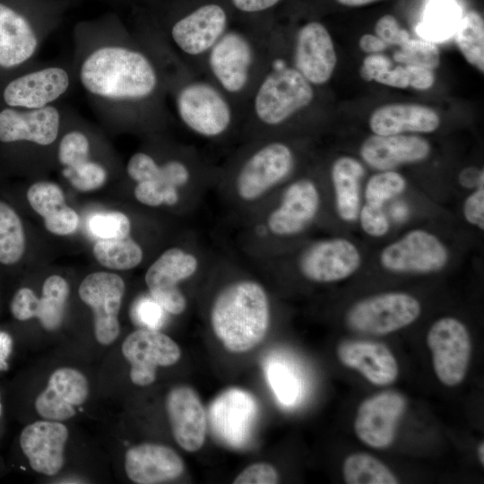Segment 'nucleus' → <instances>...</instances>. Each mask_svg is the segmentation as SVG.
Wrapping results in <instances>:
<instances>
[{
	"label": "nucleus",
	"mask_w": 484,
	"mask_h": 484,
	"mask_svg": "<svg viewBox=\"0 0 484 484\" xmlns=\"http://www.w3.org/2000/svg\"><path fill=\"white\" fill-rule=\"evenodd\" d=\"M330 175L338 217L347 223L356 221L361 206L360 186L365 175L364 166L351 156H341L333 162Z\"/></svg>",
	"instance_id": "32"
},
{
	"label": "nucleus",
	"mask_w": 484,
	"mask_h": 484,
	"mask_svg": "<svg viewBox=\"0 0 484 484\" xmlns=\"http://www.w3.org/2000/svg\"><path fill=\"white\" fill-rule=\"evenodd\" d=\"M362 263L359 248L350 239L335 237L316 241L299 255L298 265L307 280L333 283L353 275Z\"/></svg>",
	"instance_id": "17"
},
{
	"label": "nucleus",
	"mask_w": 484,
	"mask_h": 484,
	"mask_svg": "<svg viewBox=\"0 0 484 484\" xmlns=\"http://www.w3.org/2000/svg\"><path fill=\"white\" fill-rule=\"evenodd\" d=\"M72 35L76 83L107 128L154 133L170 123L165 69L116 13L76 22Z\"/></svg>",
	"instance_id": "1"
},
{
	"label": "nucleus",
	"mask_w": 484,
	"mask_h": 484,
	"mask_svg": "<svg viewBox=\"0 0 484 484\" xmlns=\"http://www.w3.org/2000/svg\"><path fill=\"white\" fill-rule=\"evenodd\" d=\"M125 291L121 276L108 272H91L79 286L80 298L92 310L94 334L99 344L113 343L120 333L118 315Z\"/></svg>",
	"instance_id": "16"
},
{
	"label": "nucleus",
	"mask_w": 484,
	"mask_h": 484,
	"mask_svg": "<svg viewBox=\"0 0 484 484\" xmlns=\"http://www.w3.org/2000/svg\"><path fill=\"white\" fill-rule=\"evenodd\" d=\"M347 484H397L395 474L380 460L365 453H353L342 463Z\"/></svg>",
	"instance_id": "34"
},
{
	"label": "nucleus",
	"mask_w": 484,
	"mask_h": 484,
	"mask_svg": "<svg viewBox=\"0 0 484 484\" xmlns=\"http://www.w3.org/2000/svg\"><path fill=\"white\" fill-rule=\"evenodd\" d=\"M166 411L173 436L186 452H196L203 445L207 418L198 393L188 385H177L167 394Z\"/></svg>",
	"instance_id": "24"
},
{
	"label": "nucleus",
	"mask_w": 484,
	"mask_h": 484,
	"mask_svg": "<svg viewBox=\"0 0 484 484\" xmlns=\"http://www.w3.org/2000/svg\"><path fill=\"white\" fill-rule=\"evenodd\" d=\"M256 412L257 404L250 393L237 388L229 389L212 402L211 424L223 442L241 446L248 440Z\"/></svg>",
	"instance_id": "26"
},
{
	"label": "nucleus",
	"mask_w": 484,
	"mask_h": 484,
	"mask_svg": "<svg viewBox=\"0 0 484 484\" xmlns=\"http://www.w3.org/2000/svg\"><path fill=\"white\" fill-rule=\"evenodd\" d=\"M102 143L96 129L69 107L55 157L61 175L74 189L91 192L106 184L109 168L99 155Z\"/></svg>",
	"instance_id": "9"
},
{
	"label": "nucleus",
	"mask_w": 484,
	"mask_h": 484,
	"mask_svg": "<svg viewBox=\"0 0 484 484\" xmlns=\"http://www.w3.org/2000/svg\"><path fill=\"white\" fill-rule=\"evenodd\" d=\"M78 0H0V71L36 59Z\"/></svg>",
	"instance_id": "5"
},
{
	"label": "nucleus",
	"mask_w": 484,
	"mask_h": 484,
	"mask_svg": "<svg viewBox=\"0 0 484 484\" xmlns=\"http://www.w3.org/2000/svg\"><path fill=\"white\" fill-rule=\"evenodd\" d=\"M449 261L445 244L434 233L414 229L386 245L379 254L381 266L393 273L429 274L443 270Z\"/></svg>",
	"instance_id": "13"
},
{
	"label": "nucleus",
	"mask_w": 484,
	"mask_h": 484,
	"mask_svg": "<svg viewBox=\"0 0 484 484\" xmlns=\"http://www.w3.org/2000/svg\"><path fill=\"white\" fill-rule=\"evenodd\" d=\"M13 350V338L12 334L0 329V373L10 368V360Z\"/></svg>",
	"instance_id": "51"
},
{
	"label": "nucleus",
	"mask_w": 484,
	"mask_h": 484,
	"mask_svg": "<svg viewBox=\"0 0 484 484\" xmlns=\"http://www.w3.org/2000/svg\"><path fill=\"white\" fill-rule=\"evenodd\" d=\"M151 13L166 43L193 74L229 28L235 14L228 0H160Z\"/></svg>",
	"instance_id": "3"
},
{
	"label": "nucleus",
	"mask_w": 484,
	"mask_h": 484,
	"mask_svg": "<svg viewBox=\"0 0 484 484\" xmlns=\"http://www.w3.org/2000/svg\"><path fill=\"white\" fill-rule=\"evenodd\" d=\"M339 361L358 371L377 386L393 384L399 375V365L392 350L384 343L368 340H344L336 348Z\"/></svg>",
	"instance_id": "27"
},
{
	"label": "nucleus",
	"mask_w": 484,
	"mask_h": 484,
	"mask_svg": "<svg viewBox=\"0 0 484 484\" xmlns=\"http://www.w3.org/2000/svg\"><path fill=\"white\" fill-rule=\"evenodd\" d=\"M270 302L257 281L243 279L223 287L210 312L212 329L230 352L244 353L257 346L270 325Z\"/></svg>",
	"instance_id": "6"
},
{
	"label": "nucleus",
	"mask_w": 484,
	"mask_h": 484,
	"mask_svg": "<svg viewBox=\"0 0 484 484\" xmlns=\"http://www.w3.org/2000/svg\"><path fill=\"white\" fill-rule=\"evenodd\" d=\"M376 1L378 0H336L340 4L350 7L363 6Z\"/></svg>",
	"instance_id": "56"
},
{
	"label": "nucleus",
	"mask_w": 484,
	"mask_h": 484,
	"mask_svg": "<svg viewBox=\"0 0 484 484\" xmlns=\"http://www.w3.org/2000/svg\"><path fill=\"white\" fill-rule=\"evenodd\" d=\"M273 27V16L235 18L203 59L202 74L232 99L243 114L255 86L276 59L271 40Z\"/></svg>",
	"instance_id": "2"
},
{
	"label": "nucleus",
	"mask_w": 484,
	"mask_h": 484,
	"mask_svg": "<svg viewBox=\"0 0 484 484\" xmlns=\"http://www.w3.org/2000/svg\"><path fill=\"white\" fill-rule=\"evenodd\" d=\"M462 215L470 225L484 229V185L477 186L465 198Z\"/></svg>",
	"instance_id": "48"
},
{
	"label": "nucleus",
	"mask_w": 484,
	"mask_h": 484,
	"mask_svg": "<svg viewBox=\"0 0 484 484\" xmlns=\"http://www.w3.org/2000/svg\"><path fill=\"white\" fill-rule=\"evenodd\" d=\"M97 262L111 270L126 271L138 266L143 258L141 246L130 236L122 238L99 239L92 249Z\"/></svg>",
	"instance_id": "33"
},
{
	"label": "nucleus",
	"mask_w": 484,
	"mask_h": 484,
	"mask_svg": "<svg viewBox=\"0 0 484 484\" xmlns=\"http://www.w3.org/2000/svg\"><path fill=\"white\" fill-rule=\"evenodd\" d=\"M455 42L464 59L484 72V21L476 11L462 16L455 29Z\"/></svg>",
	"instance_id": "36"
},
{
	"label": "nucleus",
	"mask_w": 484,
	"mask_h": 484,
	"mask_svg": "<svg viewBox=\"0 0 484 484\" xmlns=\"http://www.w3.org/2000/svg\"><path fill=\"white\" fill-rule=\"evenodd\" d=\"M375 32L387 45L402 47L411 39L410 33L400 26L392 14H385L377 20Z\"/></svg>",
	"instance_id": "47"
},
{
	"label": "nucleus",
	"mask_w": 484,
	"mask_h": 484,
	"mask_svg": "<svg viewBox=\"0 0 484 484\" xmlns=\"http://www.w3.org/2000/svg\"><path fill=\"white\" fill-rule=\"evenodd\" d=\"M368 125L374 134H428L436 131L440 117L433 108L416 103H390L370 115Z\"/></svg>",
	"instance_id": "30"
},
{
	"label": "nucleus",
	"mask_w": 484,
	"mask_h": 484,
	"mask_svg": "<svg viewBox=\"0 0 484 484\" xmlns=\"http://www.w3.org/2000/svg\"><path fill=\"white\" fill-rule=\"evenodd\" d=\"M295 163V152L287 143L264 141L240 163L235 177L237 195L246 203L259 200L291 174Z\"/></svg>",
	"instance_id": "10"
},
{
	"label": "nucleus",
	"mask_w": 484,
	"mask_h": 484,
	"mask_svg": "<svg viewBox=\"0 0 484 484\" xmlns=\"http://www.w3.org/2000/svg\"><path fill=\"white\" fill-rule=\"evenodd\" d=\"M406 410L404 396L385 390L365 399L354 420L358 438L369 447L385 449L394 441L399 422Z\"/></svg>",
	"instance_id": "19"
},
{
	"label": "nucleus",
	"mask_w": 484,
	"mask_h": 484,
	"mask_svg": "<svg viewBox=\"0 0 484 484\" xmlns=\"http://www.w3.org/2000/svg\"><path fill=\"white\" fill-rule=\"evenodd\" d=\"M135 184L134 197L143 205L150 207L174 206L179 201V189L166 185L159 178Z\"/></svg>",
	"instance_id": "41"
},
{
	"label": "nucleus",
	"mask_w": 484,
	"mask_h": 484,
	"mask_svg": "<svg viewBox=\"0 0 484 484\" xmlns=\"http://www.w3.org/2000/svg\"><path fill=\"white\" fill-rule=\"evenodd\" d=\"M315 97L314 85L276 57L248 99L243 122L264 131L280 127L307 109Z\"/></svg>",
	"instance_id": "7"
},
{
	"label": "nucleus",
	"mask_w": 484,
	"mask_h": 484,
	"mask_svg": "<svg viewBox=\"0 0 484 484\" xmlns=\"http://www.w3.org/2000/svg\"><path fill=\"white\" fill-rule=\"evenodd\" d=\"M391 215L394 220L402 221L409 215V208L404 203L398 202L393 205Z\"/></svg>",
	"instance_id": "55"
},
{
	"label": "nucleus",
	"mask_w": 484,
	"mask_h": 484,
	"mask_svg": "<svg viewBox=\"0 0 484 484\" xmlns=\"http://www.w3.org/2000/svg\"><path fill=\"white\" fill-rule=\"evenodd\" d=\"M320 203L316 184L310 178H298L284 189L279 204L267 216L266 228L280 238L300 234L317 216Z\"/></svg>",
	"instance_id": "21"
},
{
	"label": "nucleus",
	"mask_w": 484,
	"mask_h": 484,
	"mask_svg": "<svg viewBox=\"0 0 484 484\" xmlns=\"http://www.w3.org/2000/svg\"><path fill=\"white\" fill-rule=\"evenodd\" d=\"M113 7L151 8L160 0H102Z\"/></svg>",
	"instance_id": "54"
},
{
	"label": "nucleus",
	"mask_w": 484,
	"mask_h": 484,
	"mask_svg": "<svg viewBox=\"0 0 484 484\" xmlns=\"http://www.w3.org/2000/svg\"><path fill=\"white\" fill-rule=\"evenodd\" d=\"M198 267L199 260L194 254L178 246L168 248L146 271L144 280L150 296L165 311L181 315L187 301L178 285L194 276Z\"/></svg>",
	"instance_id": "15"
},
{
	"label": "nucleus",
	"mask_w": 484,
	"mask_h": 484,
	"mask_svg": "<svg viewBox=\"0 0 484 484\" xmlns=\"http://www.w3.org/2000/svg\"><path fill=\"white\" fill-rule=\"evenodd\" d=\"M164 311L151 296L141 297L132 306L131 317L142 328L159 330L163 324Z\"/></svg>",
	"instance_id": "43"
},
{
	"label": "nucleus",
	"mask_w": 484,
	"mask_h": 484,
	"mask_svg": "<svg viewBox=\"0 0 484 484\" xmlns=\"http://www.w3.org/2000/svg\"><path fill=\"white\" fill-rule=\"evenodd\" d=\"M91 233L99 239L122 238L131 232V220L126 214L118 211L97 212L88 222Z\"/></svg>",
	"instance_id": "39"
},
{
	"label": "nucleus",
	"mask_w": 484,
	"mask_h": 484,
	"mask_svg": "<svg viewBox=\"0 0 484 484\" xmlns=\"http://www.w3.org/2000/svg\"><path fill=\"white\" fill-rule=\"evenodd\" d=\"M68 436V429L61 421L38 420L22 429L18 445L34 471L53 476L64 465Z\"/></svg>",
	"instance_id": "23"
},
{
	"label": "nucleus",
	"mask_w": 484,
	"mask_h": 484,
	"mask_svg": "<svg viewBox=\"0 0 484 484\" xmlns=\"http://www.w3.org/2000/svg\"><path fill=\"white\" fill-rule=\"evenodd\" d=\"M484 177V170L476 168H466L459 175V183L464 188H475L481 178Z\"/></svg>",
	"instance_id": "53"
},
{
	"label": "nucleus",
	"mask_w": 484,
	"mask_h": 484,
	"mask_svg": "<svg viewBox=\"0 0 484 484\" xmlns=\"http://www.w3.org/2000/svg\"><path fill=\"white\" fill-rule=\"evenodd\" d=\"M460 17L459 6L453 0H434L418 27V33L430 41L444 39L455 30Z\"/></svg>",
	"instance_id": "37"
},
{
	"label": "nucleus",
	"mask_w": 484,
	"mask_h": 484,
	"mask_svg": "<svg viewBox=\"0 0 484 484\" xmlns=\"http://www.w3.org/2000/svg\"><path fill=\"white\" fill-rule=\"evenodd\" d=\"M121 350L130 364V379L138 386L152 384L159 367L172 366L181 357V350L173 339L159 330L147 328L128 334Z\"/></svg>",
	"instance_id": "18"
},
{
	"label": "nucleus",
	"mask_w": 484,
	"mask_h": 484,
	"mask_svg": "<svg viewBox=\"0 0 484 484\" xmlns=\"http://www.w3.org/2000/svg\"><path fill=\"white\" fill-rule=\"evenodd\" d=\"M185 463L171 447L143 443L129 448L125 454V471L137 484H160L178 479Z\"/></svg>",
	"instance_id": "29"
},
{
	"label": "nucleus",
	"mask_w": 484,
	"mask_h": 484,
	"mask_svg": "<svg viewBox=\"0 0 484 484\" xmlns=\"http://www.w3.org/2000/svg\"><path fill=\"white\" fill-rule=\"evenodd\" d=\"M89 395V383L79 370L63 367L48 378L46 388L37 396L34 407L44 419L65 421L76 413Z\"/></svg>",
	"instance_id": "25"
},
{
	"label": "nucleus",
	"mask_w": 484,
	"mask_h": 484,
	"mask_svg": "<svg viewBox=\"0 0 484 484\" xmlns=\"http://www.w3.org/2000/svg\"><path fill=\"white\" fill-rule=\"evenodd\" d=\"M162 65L177 117L192 134L216 140L243 122V110L204 75L191 73L172 54Z\"/></svg>",
	"instance_id": "4"
},
{
	"label": "nucleus",
	"mask_w": 484,
	"mask_h": 484,
	"mask_svg": "<svg viewBox=\"0 0 484 484\" xmlns=\"http://www.w3.org/2000/svg\"><path fill=\"white\" fill-rule=\"evenodd\" d=\"M29 204L44 220L46 229L56 236L73 234L78 228L77 212L65 203L63 189L55 182L40 180L26 193Z\"/></svg>",
	"instance_id": "31"
},
{
	"label": "nucleus",
	"mask_w": 484,
	"mask_h": 484,
	"mask_svg": "<svg viewBox=\"0 0 484 484\" xmlns=\"http://www.w3.org/2000/svg\"><path fill=\"white\" fill-rule=\"evenodd\" d=\"M25 249L26 237L20 216L10 204L0 200V264L19 263Z\"/></svg>",
	"instance_id": "35"
},
{
	"label": "nucleus",
	"mask_w": 484,
	"mask_h": 484,
	"mask_svg": "<svg viewBox=\"0 0 484 484\" xmlns=\"http://www.w3.org/2000/svg\"><path fill=\"white\" fill-rule=\"evenodd\" d=\"M292 62L291 66L314 86L324 85L332 78L337 55L332 36L322 22L309 21L298 29Z\"/></svg>",
	"instance_id": "20"
},
{
	"label": "nucleus",
	"mask_w": 484,
	"mask_h": 484,
	"mask_svg": "<svg viewBox=\"0 0 484 484\" xmlns=\"http://www.w3.org/2000/svg\"><path fill=\"white\" fill-rule=\"evenodd\" d=\"M280 480L277 470L267 462H255L245 468L233 480L234 484H275Z\"/></svg>",
	"instance_id": "46"
},
{
	"label": "nucleus",
	"mask_w": 484,
	"mask_h": 484,
	"mask_svg": "<svg viewBox=\"0 0 484 484\" xmlns=\"http://www.w3.org/2000/svg\"><path fill=\"white\" fill-rule=\"evenodd\" d=\"M284 0H228L235 18L257 19L273 16V11Z\"/></svg>",
	"instance_id": "45"
},
{
	"label": "nucleus",
	"mask_w": 484,
	"mask_h": 484,
	"mask_svg": "<svg viewBox=\"0 0 484 484\" xmlns=\"http://www.w3.org/2000/svg\"><path fill=\"white\" fill-rule=\"evenodd\" d=\"M358 220L364 233L373 238H382L390 229V220L385 207L364 203L360 206Z\"/></svg>",
	"instance_id": "44"
},
{
	"label": "nucleus",
	"mask_w": 484,
	"mask_h": 484,
	"mask_svg": "<svg viewBox=\"0 0 484 484\" xmlns=\"http://www.w3.org/2000/svg\"><path fill=\"white\" fill-rule=\"evenodd\" d=\"M400 48L393 56L396 62L432 70L439 65V50L433 41L411 38Z\"/></svg>",
	"instance_id": "40"
},
{
	"label": "nucleus",
	"mask_w": 484,
	"mask_h": 484,
	"mask_svg": "<svg viewBox=\"0 0 484 484\" xmlns=\"http://www.w3.org/2000/svg\"><path fill=\"white\" fill-rule=\"evenodd\" d=\"M407 187L405 177L394 169L379 170L367 181L365 203L385 207V203L402 194Z\"/></svg>",
	"instance_id": "38"
},
{
	"label": "nucleus",
	"mask_w": 484,
	"mask_h": 484,
	"mask_svg": "<svg viewBox=\"0 0 484 484\" xmlns=\"http://www.w3.org/2000/svg\"><path fill=\"white\" fill-rule=\"evenodd\" d=\"M68 108L62 102L37 109L0 108V144L55 151Z\"/></svg>",
	"instance_id": "12"
},
{
	"label": "nucleus",
	"mask_w": 484,
	"mask_h": 484,
	"mask_svg": "<svg viewBox=\"0 0 484 484\" xmlns=\"http://www.w3.org/2000/svg\"><path fill=\"white\" fill-rule=\"evenodd\" d=\"M433 368L438 380L455 386L465 378L471 355V340L464 324L452 316L433 323L427 333Z\"/></svg>",
	"instance_id": "14"
},
{
	"label": "nucleus",
	"mask_w": 484,
	"mask_h": 484,
	"mask_svg": "<svg viewBox=\"0 0 484 484\" xmlns=\"http://www.w3.org/2000/svg\"><path fill=\"white\" fill-rule=\"evenodd\" d=\"M76 84L71 59H34L0 71V108L37 109L58 104Z\"/></svg>",
	"instance_id": "8"
},
{
	"label": "nucleus",
	"mask_w": 484,
	"mask_h": 484,
	"mask_svg": "<svg viewBox=\"0 0 484 484\" xmlns=\"http://www.w3.org/2000/svg\"><path fill=\"white\" fill-rule=\"evenodd\" d=\"M405 65L409 73L410 87L418 91H426L434 85L436 77L432 69L419 65Z\"/></svg>",
	"instance_id": "50"
},
{
	"label": "nucleus",
	"mask_w": 484,
	"mask_h": 484,
	"mask_svg": "<svg viewBox=\"0 0 484 484\" xmlns=\"http://www.w3.org/2000/svg\"><path fill=\"white\" fill-rule=\"evenodd\" d=\"M421 305L412 295L388 291L369 296L354 303L346 312V325L365 335H385L415 322Z\"/></svg>",
	"instance_id": "11"
},
{
	"label": "nucleus",
	"mask_w": 484,
	"mask_h": 484,
	"mask_svg": "<svg viewBox=\"0 0 484 484\" xmlns=\"http://www.w3.org/2000/svg\"><path fill=\"white\" fill-rule=\"evenodd\" d=\"M3 416H4V401H3V394L0 391V424H1Z\"/></svg>",
	"instance_id": "58"
},
{
	"label": "nucleus",
	"mask_w": 484,
	"mask_h": 484,
	"mask_svg": "<svg viewBox=\"0 0 484 484\" xmlns=\"http://www.w3.org/2000/svg\"><path fill=\"white\" fill-rule=\"evenodd\" d=\"M477 455H478V459H479L480 464L484 465V443H483V441H481L478 445Z\"/></svg>",
	"instance_id": "57"
},
{
	"label": "nucleus",
	"mask_w": 484,
	"mask_h": 484,
	"mask_svg": "<svg viewBox=\"0 0 484 484\" xmlns=\"http://www.w3.org/2000/svg\"><path fill=\"white\" fill-rule=\"evenodd\" d=\"M69 294L67 281L60 275H50L44 281L40 298L30 288L21 287L13 295L9 310L16 321L37 318L45 330L56 331L62 324Z\"/></svg>",
	"instance_id": "22"
},
{
	"label": "nucleus",
	"mask_w": 484,
	"mask_h": 484,
	"mask_svg": "<svg viewBox=\"0 0 484 484\" xmlns=\"http://www.w3.org/2000/svg\"><path fill=\"white\" fill-rule=\"evenodd\" d=\"M373 81L389 87L405 89L409 87V73L406 65H387L377 73Z\"/></svg>",
	"instance_id": "49"
},
{
	"label": "nucleus",
	"mask_w": 484,
	"mask_h": 484,
	"mask_svg": "<svg viewBox=\"0 0 484 484\" xmlns=\"http://www.w3.org/2000/svg\"><path fill=\"white\" fill-rule=\"evenodd\" d=\"M359 47L364 53L371 55L383 52L388 45L376 35L366 33L359 38Z\"/></svg>",
	"instance_id": "52"
},
{
	"label": "nucleus",
	"mask_w": 484,
	"mask_h": 484,
	"mask_svg": "<svg viewBox=\"0 0 484 484\" xmlns=\"http://www.w3.org/2000/svg\"><path fill=\"white\" fill-rule=\"evenodd\" d=\"M430 151L428 141L412 134H372L363 141L359 148L362 160L378 171L420 162L429 156Z\"/></svg>",
	"instance_id": "28"
},
{
	"label": "nucleus",
	"mask_w": 484,
	"mask_h": 484,
	"mask_svg": "<svg viewBox=\"0 0 484 484\" xmlns=\"http://www.w3.org/2000/svg\"><path fill=\"white\" fill-rule=\"evenodd\" d=\"M266 376L270 386L281 403L291 405L296 402L299 393L298 384L286 366L279 362H270Z\"/></svg>",
	"instance_id": "42"
}]
</instances>
